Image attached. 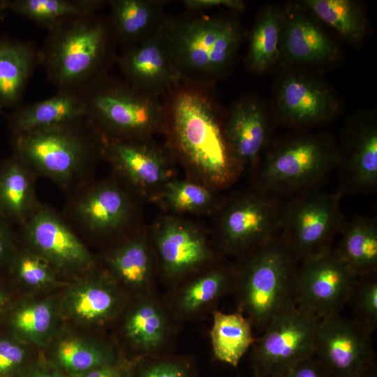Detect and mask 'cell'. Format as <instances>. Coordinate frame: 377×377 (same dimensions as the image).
Segmentation results:
<instances>
[{"instance_id": "27", "label": "cell", "mask_w": 377, "mask_h": 377, "mask_svg": "<svg viewBox=\"0 0 377 377\" xmlns=\"http://www.w3.org/2000/svg\"><path fill=\"white\" fill-rule=\"evenodd\" d=\"M6 316L8 332L42 351L59 329L62 319L59 297L35 294L13 302Z\"/></svg>"}, {"instance_id": "36", "label": "cell", "mask_w": 377, "mask_h": 377, "mask_svg": "<svg viewBox=\"0 0 377 377\" xmlns=\"http://www.w3.org/2000/svg\"><path fill=\"white\" fill-rule=\"evenodd\" d=\"M302 3L348 42L356 45L364 38L367 22L362 8L357 3L350 0H304Z\"/></svg>"}, {"instance_id": "18", "label": "cell", "mask_w": 377, "mask_h": 377, "mask_svg": "<svg viewBox=\"0 0 377 377\" xmlns=\"http://www.w3.org/2000/svg\"><path fill=\"white\" fill-rule=\"evenodd\" d=\"M64 288L59 297L61 318L80 327H102L116 321L129 298L99 262Z\"/></svg>"}, {"instance_id": "12", "label": "cell", "mask_w": 377, "mask_h": 377, "mask_svg": "<svg viewBox=\"0 0 377 377\" xmlns=\"http://www.w3.org/2000/svg\"><path fill=\"white\" fill-rule=\"evenodd\" d=\"M18 244L45 260L61 277L75 279L94 269L98 258L61 212L43 203L16 232Z\"/></svg>"}, {"instance_id": "10", "label": "cell", "mask_w": 377, "mask_h": 377, "mask_svg": "<svg viewBox=\"0 0 377 377\" xmlns=\"http://www.w3.org/2000/svg\"><path fill=\"white\" fill-rule=\"evenodd\" d=\"M343 194L312 190L283 202L280 235L299 262L332 248L345 222L341 208Z\"/></svg>"}, {"instance_id": "39", "label": "cell", "mask_w": 377, "mask_h": 377, "mask_svg": "<svg viewBox=\"0 0 377 377\" xmlns=\"http://www.w3.org/2000/svg\"><path fill=\"white\" fill-rule=\"evenodd\" d=\"M353 320L373 333L377 328V273L357 276L347 303Z\"/></svg>"}, {"instance_id": "20", "label": "cell", "mask_w": 377, "mask_h": 377, "mask_svg": "<svg viewBox=\"0 0 377 377\" xmlns=\"http://www.w3.org/2000/svg\"><path fill=\"white\" fill-rule=\"evenodd\" d=\"M116 64L128 82L161 99L181 83L163 25L141 43L123 50Z\"/></svg>"}, {"instance_id": "41", "label": "cell", "mask_w": 377, "mask_h": 377, "mask_svg": "<svg viewBox=\"0 0 377 377\" xmlns=\"http://www.w3.org/2000/svg\"><path fill=\"white\" fill-rule=\"evenodd\" d=\"M9 332L0 334V377H17L38 355Z\"/></svg>"}, {"instance_id": "13", "label": "cell", "mask_w": 377, "mask_h": 377, "mask_svg": "<svg viewBox=\"0 0 377 377\" xmlns=\"http://www.w3.org/2000/svg\"><path fill=\"white\" fill-rule=\"evenodd\" d=\"M149 237L157 273L170 286L223 259L198 226L177 216L161 219Z\"/></svg>"}, {"instance_id": "43", "label": "cell", "mask_w": 377, "mask_h": 377, "mask_svg": "<svg viewBox=\"0 0 377 377\" xmlns=\"http://www.w3.org/2000/svg\"><path fill=\"white\" fill-rule=\"evenodd\" d=\"M17 247L13 225L0 218V269H7Z\"/></svg>"}, {"instance_id": "49", "label": "cell", "mask_w": 377, "mask_h": 377, "mask_svg": "<svg viewBox=\"0 0 377 377\" xmlns=\"http://www.w3.org/2000/svg\"><path fill=\"white\" fill-rule=\"evenodd\" d=\"M376 370H374L370 374H369L367 377H376Z\"/></svg>"}, {"instance_id": "24", "label": "cell", "mask_w": 377, "mask_h": 377, "mask_svg": "<svg viewBox=\"0 0 377 377\" xmlns=\"http://www.w3.org/2000/svg\"><path fill=\"white\" fill-rule=\"evenodd\" d=\"M280 60L290 64L319 65L334 61L337 44L299 6L283 8Z\"/></svg>"}, {"instance_id": "9", "label": "cell", "mask_w": 377, "mask_h": 377, "mask_svg": "<svg viewBox=\"0 0 377 377\" xmlns=\"http://www.w3.org/2000/svg\"><path fill=\"white\" fill-rule=\"evenodd\" d=\"M283 202L254 186L223 198L214 213V244L237 259L280 234Z\"/></svg>"}, {"instance_id": "16", "label": "cell", "mask_w": 377, "mask_h": 377, "mask_svg": "<svg viewBox=\"0 0 377 377\" xmlns=\"http://www.w3.org/2000/svg\"><path fill=\"white\" fill-rule=\"evenodd\" d=\"M334 249L299 263L296 306L319 319L341 314L357 279Z\"/></svg>"}, {"instance_id": "7", "label": "cell", "mask_w": 377, "mask_h": 377, "mask_svg": "<svg viewBox=\"0 0 377 377\" xmlns=\"http://www.w3.org/2000/svg\"><path fill=\"white\" fill-rule=\"evenodd\" d=\"M61 214L87 245L102 244L105 249L143 229L139 199L112 175L94 179L68 195Z\"/></svg>"}, {"instance_id": "22", "label": "cell", "mask_w": 377, "mask_h": 377, "mask_svg": "<svg viewBox=\"0 0 377 377\" xmlns=\"http://www.w3.org/2000/svg\"><path fill=\"white\" fill-rule=\"evenodd\" d=\"M100 261L129 297L155 293L156 262L146 230L103 250Z\"/></svg>"}, {"instance_id": "3", "label": "cell", "mask_w": 377, "mask_h": 377, "mask_svg": "<svg viewBox=\"0 0 377 377\" xmlns=\"http://www.w3.org/2000/svg\"><path fill=\"white\" fill-rule=\"evenodd\" d=\"M13 154L66 195L95 179L103 140L86 117L11 135Z\"/></svg>"}, {"instance_id": "48", "label": "cell", "mask_w": 377, "mask_h": 377, "mask_svg": "<svg viewBox=\"0 0 377 377\" xmlns=\"http://www.w3.org/2000/svg\"><path fill=\"white\" fill-rule=\"evenodd\" d=\"M10 0H0V17L9 10Z\"/></svg>"}, {"instance_id": "14", "label": "cell", "mask_w": 377, "mask_h": 377, "mask_svg": "<svg viewBox=\"0 0 377 377\" xmlns=\"http://www.w3.org/2000/svg\"><path fill=\"white\" fill-rule=\"evenodd\" d=\"M103 140V160L110 165L112 175L139 200H154L164 185L175 178L173 154L168 146L162 147L152 138Z\"/></svg>"}, {"instance_id": "40", "label": "cell", "mask_w": 377, "mask_h": 377, "mask_svg": "<svg viewBox=\"0 0 377 377\" xmlns=\"http://www.w3.org/2000/svg\"><path fill=\"white\" fill-rule=\"evenodd\" d=\"M197 374L193 357L172 353L137 361L133 377H197Z\"/></svg>"}, {"instance_id": "30", "label": "cell", "mask_w": 377, "mask_h": 377, "mask_svg": "<svg viewBox=\"0 0 377 377\" xmlns=\"http://www.w3.org/2000/svg\"><path fill=\"white\" fill-rule=\"evenodd\" d=\"M164 0H110L109 16L123 50L134 47L158 31L166 16Z\"/></svg>"}, {"instance_id": "23", "label": "cell", "mask_w": 377, "mask_h": 377, "mask_svg": "<svg viewBox=\"0 0 377 377\" xmlns=\"http://www.w3.org/2000/svg\"><path fill=\"white\" fill-rule=\"evenodd\" d=\"M42 353L67 377H77L124 355L112 341L61 327Z\"/></svg>"}, {"instance_id": "50", "label": "cell", "mask_w": 377, "mask_h": 377, "mask_svg": "<svg viewBox=\"0 0 377 377\" xmlns=\"http://www.w3.org/2000/svg\"><path fill=\"white\" fill-rule=\"evenodd\" d=\"M1 110H2V109L0 108V113H1Z\"/></svg>"}, {"instance_id": "28", "label": "cell", "mask_w": 377, "mask_h": 377, "mask_svg": "<svg viewBox=\"0 0 377 377\" xmlns=\"http://www.w3.org/2000/svg\"><path fill=\"white\" fill-rule=\"evenodd\" d=\"M37 179L13 154L0 161V218L19 227L36 212L43 204Z\"/></svg>"}, {"instance_id": "8", "label": "cell", "mask_w": 377, "mask_h": 377, "mask_svg": "<svg viewBox=\"0 0 377 377\" xmlns=\"http://www.w3.org/2000/svg\"><path fill=\"white\" fill-rule=\"evenodd\" d=\"M339 163L328 133L301 134L275 145L258 165L253 186L282 199L316 190Z\"/></svg>"}, {"instance_id": "6", "label": "cell", "mask_w": 377, "mask_h": 377, "mask_svg": "<svg viewBox=\"0 0 377 377\" xmlns=\"http://www.w3.org/2000/svg\"><path fill=\"white\" fill-rule=\"evenodd\" d=\"M86 117L104 139L140 140L165 133L163 99L107 75L80 92Z\"/></svg>"}, {"instance_id": "33", "label": "cell", "mask_w": 377, "mask_h": 377, "mask_svg": "<svg viewBox=\"0 0 377 377\" xmlns=\"http://www.w3.org/2000/svg\"><path fill=\"white\" fill-rule=\"evenodd\" d=\"M210 339L214 358L236 368L243 356L253 345L251 321L240 311L226 313L212 311Z\"/></svg>"}, {"instance_id": "5", "label": "cell", "mask_w": 377, "mask_h": 377, "mask_svg": "<svg viewBox=\"0 0 377 377\" xmlns=\"http://www.w3.org/2000/svg\"><path fill=\"white\" fill-rule=\"evenodd\" d=\"M191 13L166 17L164 32L181 82L211 86L233 64L242 27L233 17Z\"/></svg>"}, {"instance_id": "29", "label": "cell", "mask_w": 377, "mask_h": 377, "mask_svg": "<svg viewBox=\"0 0 377 377\" xmlns=\"http://www.w3.org/2000/svg\"><path fill=\"white\" fill-rule=\"evenodd\" d=\"M86 117L80 92L58 89L52 96L29 104H22L7 114L11 135L50 127Z\"/></svg>"}, {"instance_id": "45", "label": "cell", "mask_w": 377, "mask_h": 377, "mask_svg": "<svg viewBox=\"0 0 377 377\" xmlns=\"http://www.w3.org/2000/svg\"><path fill=\"white\" fill-rule=\"evenodd\" d=\"M281 377H332L325 367L314 356L295 365Z\"/></svg>"}, {"instance_id": "4", "label": "cell", "mask_w": 377, "mask_h": 377, "mask_svg": "<svg viewBox=\"0 0 377 377\" xmlns=\"http://www.w3.org/2000/svg\"><path fill=\"white\" fill-rule=\"evenodd\" d=\"M299 260L280 234L237 259L232 290L237 311L263 332L272 320L296 306Z\"/></svg>"}, {"instance_id": "25", "label": "cell", "mask_w": 377, "mask_h": 377, "mask_svg": "<svg viewBox=\"0 0 377 377\" xmlns=\"http://www.w3.org/2000/svg\"><path fill=\"white\" fill-rule=\"evenodd\" d=\"M339 150L341 187L344 193L373 191L377 184V127L374 120L355 123Z\"/></svg>"}, {"instance_id": "44", "label": "cell", "mask_w": 377, "mask_h": 377, "mask_svg": "<svg viewBox=\"0 0 377 377\" xmlns=\"http://www.w3.org/2000/svg\"><path fill=\"white\" fill-rule=\"evenodd\" d=\"M17 377H67L51 364L43 355L38 354Z\"/></svg>"}, {"instance_id": "17", "label": "cell", "mask_w": 377, "mask_h": 377, "mask_svg": "<svg viewBox=\"0 0 377 377\" xmlns=\"http://www.w3.org/2000/svg\"><path fill=\"white\" fill-rule=\"evenodd\" d=\"M371 333L337 314L320 319L315 357L332 377H367L376 369Z\"/></svg>"}, {"instance_id": "31", "label": "cell", "mask_w": 377, "mask_h": 377, "mask_svg": "<svg viewBox=\"0 0 377 377\" xmlns=\"http://www.w3.org/2000/svg\"><path fill=\"white\" fill-rule=\"evenodd\" d=\"M39 65V49L31 41L0 38V108L22 105L27 84Z\"/></svg>"}, {"instance_id": "47", "label": "cell", "mask_w": 377, "mask_h": 377, "mask_svg": "<svg viewBox=\"0 0 377 377\" xmlns=\"http://www.w3.org/2000/svg\"><path fill=\"white\" fill-rule=\"evenodd\" d=\"M12 304L10 294L0 283V318L6 315Z\"/></svg>"}, {"instance_id": "37", "label": "cell", "mask_w": 377, "mask_h": 377, "mask_svg": "<svg viewBox=\"0 0 377 377\" xmlns=\"http://www.w3.org/2000/svg\"><path fill=\"white\" fill-rule=\"evenodd\" d=\"M216 190L193 179H172L154 200L175 214L214 213L223 199Z\"/></svg>"}, {"instance_id": "32", "label": "cell", "mask_w": 377, "mask_h": 377, "mask_svg": "<svg viewBox=\"0 0 377 377\" xmlns=\"http://www.w3.org/2000/svg\"><path fill=\"white\" fill-rule=\"evenodd\" d=\"M336 248L338 257L357 276L377 273V222L355 216L343 224Z\"/></svg>"}, {"instance_id": "26", "label": "cell", "mask_w": 377, "mask_h": 377, "mask_svg": "<svg viewBox=\"0 0 377 377\" xmlns=\"http://www.w3.org/2000/svg\"><path fill=\"white\" fill-rule=\"evenodd\" d=\"M224 131L240 170L257 165L269 133L268 117L263 103L256 98L239 101L224 121Z\"/></svg>"}, {"instance_id": "21", "label": "cell", "mask_w": 377, "mask_h": 377, "mask_svg": "<svg viewBox=\"0 0 377 377\" xmlns=\"http://www.w3.org/2000/svg\"><path fill=\"white\" fill-rule=\"evenodd\" d=\"M233 280L234 265L223 259L170 286L163 300L177 322L188 320L211 310L232 291Z\"/></svg>"}, {"instance_id": "2", "label": "cell", "mask_w": 377, "mask_h": 377, "mask_svg": "<svg viewBox=\"0 0 377 377\" xmlns=\"http://www.w3.org/2000/svg\"><path fill=\"white\" fill-rule=\"evenodd\" d=\"M47 31L39 65L58 89L81 92L116 64L119 45L110 17L96 13L72 17Z\"/></svg>"}, {"instance_id": "38", "label": "cell", "mask_w": 377, "mask_h": 377, "mask_svg": "<svg viewBox=\"0 0 377 377\" xmlns=\"http://www.w3.org/2000/svg\"><path fill=\"white\" fill-rule=\"evenodd\" d=\"M7 269L14 281L29 294L64 286L61 276L45 260L19 244Z\"/></svg>"}, {"instance_id": "15", "label": "cell", "mask_w": 377, "mask_h": 377, "mask_svg": "<svg viewBox=\"0 0 377 377\" xmlns=\"http://www.w3.org/2000/svg\"><path fill=\"white\" fill-rule=\"evenodd\" d=\"M116 320L126 357L138 361L172 354L177 321L156 293L129 297Z\"/></svg>"}, {"instance_id": "46", "label": "cell", "mask_w": 377, "mask_h": 377, "mask_svg": "<svg viewBox=\"0 0 377 377\" xmlns=\"http://www.w3.org/2000/svg\"><path fill=\"white\" fill-rule=\"evenodd\" d=\"M182 4L191 13H199L214 8H226L234 11L244 8V3L239 0H184Z\"/></svg>"}, {"instance_id": "19", "label": "cell", "mask_w": 377, "mask_h": 377, "mask_svg": "<svg viewBox=\"0 0 377 377\" xmlns=\"http://www.w3.org/2000/svg\"><path fill=\"white\" fill-rule=\"evenodd\" d=\"M276 105L280 121L295 128L327 122L341 108L339 99L325 83L299 73H288L281 78Z\"/></svg>"}, {"instance_id": "34", "label": "cell", "mask_w": 377, "mask_h": 377, "mask_svg": "<svg viewBox=\"0 0 377 377\" xmlns=\"http://www.w3.org/2000/svg\"><path fill=\"white\" fill-rule=\"evenodd\" d=\"M284 9L269 5L258 14L253 25L246 57L249 69L265 73L280 61Z\"/></svg>"}, {"instance_id": "42", "label": "cell", "mask_w": 377, "mask_h": 377, "mask_svg": "<svg viewBox=\"0 0 377 377\" xmlns=\"http://www.w3.org/2000/svg\"><path fill=\"white\" fill-rule=\"evenodd\" d=\"M136 361L123 355L117 361L95 368L77 377H133Z\"/></svg>"}, {"instance_id": "1", "label": "cell", "mask_w": 377, "mask_h": 377, "mask_svg": "<svg viewBox=\"0 0 377 377\" xmlns=\"http://www.w3.org/2000/svg\"><path fill=\"white\" fill-rule=\"evenodd\" d=\"M209 87L181 82L163 98L164 133L191 179L217 190L232 182L241 170Z\"/></svg>"}, {"instance_id": "11", "label": "cell", "mask_w": 377, "mask_h": 377, "mask_svg": "<svg viewBox=\"0 0 377 377\" xmlns=\"http://www.w3.org/2000/svg\"><path fill=\"white\" fill-rule=\"evenodd\" d=\"M320 319L295 306L275 316L252 347L254 377H281L300 362L314 357Z\"/></svg>"}, {"instance_id": "35", "label": "cell", "mask_w": 377, "mask_h": 377, "mask_svg": "<svg viewBox=\"0 0 377 377\" xmlns=\"http://www.w3.org/2000/svg\"><path fill=\"white\" fill-rule=\"evenodd\" d=\"M108 3L105 0H10L9 10L49 30L66 20L96 13Z\"/></svg>"}]
</instances>
